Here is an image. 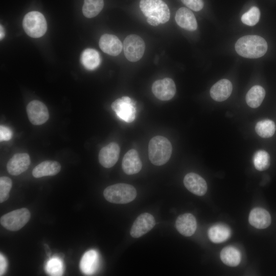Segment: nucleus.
Masks as SVG:
<instances>
[{
    "instance_id": "nucleus-1",
    "label": "nucleus",
    "mask_w": 276,
    "mask_h": 276,
    "mask_svg": "<svg viewBox=\"0 0 276 276\" xmlns=\"http://www.w3.org/2000/svg\"><path fill=\"white\" fill-rule=\"evenodd\" d=\"M237 53L245 58H258L267 50L266 40L258 35H246L239 38L235 44Z\"/></svg>"
},
{
    "instance_id": "nucleus-2",
    "label": "nucleus",
    "mask_w": 276,
    "mask_h": 276,
    "mask_svg": "<svg viewBox=\"0 0 276 276\" xmlns=\"http://www.w3.org/2000/svg\"><path fill=\"white\" fill-rule=\"evenodd\" d=\"M172 151L170 142L166 137L157 135L152 137L148 145L150 162L155 166H162L169 160Z\"/></svg>"
},
{
    "instance_id": "nucleus-3",
    "label": "nucleus",
    "mask_w": 276,
    "mask_h": 276,
    "mask_svg": "<svg viewBox=\"0 0 276 276\" xmlns=\"http://www.w3.org/2000/svg\"><path fill=\"white\" fill-rule=\"evenodd\" d=\"M105 198L109 202L125 204L133 201L137 193L135 188L127 183H117L107 187L104 191Z\"/></svg>"
},
{
    "instance_id": "nucleus-4",
    "label": "nucleus",
    "mask_w": 276,
    "mask_h": 276,
    "mask_svg": "<svg viewBox=\"0 0 276 276\" xmlns=\"http://www.w3.org/2000/svg\"><path fill=\"white\" fill-rule=\"evenodd\" d=\"M22 26L25 32L32 38L42 36L47 31L46 20L42 13L31 11L25 16Z\"/></svg>"
},
{
    "instance_id": "nucleus-5",
    "label": "nucleus",
    "mask_w": 276,
    "mask_h": 276,
    "mask_svg": "<svg viewBox=\"0 0 276 276\" xmlns=\"http://www.w3.org/2000/svg\"><path fill=\"white\" fill-rule=\"evenodd\" d=\"M140 7L145 16L153 17L160 24H165L169 20V9L162 0H141Z\"/></svg>"
},
{
    "instance_id": "nucleus-6",
    "label": "nucleus",
    "mask_w": 276,
    "mask_h": 276,
    "mask_svg": "<svg viewBox=\"0 0 276 276\" xmlns=\"http://www.w3.org/2000/svg\"><path fill=\"white\" fill-rule=\"evenodd\" d=\"M31 214L27 208H21L3 215L1 224L7 230L17 231L22 228L29 221Z\"/></svg>"
},
{
    "instance_id": "nucleus-7",
    "label": "nucleus",
    "mask_w": 276,
    "mask_h": 276,
    "mask_svg": "<svg viewBox=\"0 0 276 276\" xmlns=\"http://www.w3.org/2000/svg\"><path fill=\"white\" fill-rule=\"evenodd\" d=\"M123 48L126 58L131 62L139 61L145 50L143 39L135 34L128 35L124 40Z\"/></svg>"
},
{
    "instance_id": "nucleus-8",
    "label": "nucleus",
    "mask_w": 276,
    "mask_h": 276,
    "mask_svg": "<svg viewBox=\"0 0 276 276\" xmlns=\"http://www.w3.org/2000/svg\"><path fill=\"white\" fill-rule=\"evenodd\" d=\"M111 108L120 119L126 122L131 123L135 119V102L128 97L116 100L111 104Z\"/></svg>"
},
{
    "instance_id": "nucleus-9",
    "label": "nucleus",
    "mask_w": 276,
    "mask_h": 276,
    "mask_svg": "<svg viewBox=\"0 0 276 276\" xmlns=\"http://www.w3.org/2000/svg\"><path fill=\"white\" fill-rule=\"evenodd\" d=\"M27 113L32 124L39 125L46 122L49 113L46 105L38 100H33L27 106Z\"/></svg>"
},
{
    "instance_id": "nucleus-10",
    "label": "nucleus",
    "mask_w": 276,
    "mask_h": 276,
    "mask_svg": "<svg viewBox=\"0 0 276 276\" xmlns=\"http://www.w3.org/2000/svg\"><path fill=\"white\" fill-rule=\"evenodd\" d=\"M152 91L157 99L168 101L174 96L176 86L172 79L165 78L155 81L152 84Z\"/></svg>"
},
{
    "instance_id": "nucleus-11",
    "label": "nucleus",
    "mask_w": 276,
    "mask_h": 276,
    "mask_svg": "<svg viewBox=\"0 0 276 276\" xmlns=\"http://www.w3.org/2000/svg\"><path fill=\"white\" fill-rule=\"evenodd\" d=\"M155 224L154 218L151 214H141L133 222L130 231V235L133 238H140L150 231Z\"/></svg>"
},
{
    "instance_id": "nucleus-12",
    "label": "nucleus",
    "mask_w": 276,
    "mask_h": 276,
    "mask_svg": "<svg viewBox=\"0 0 276 276\" xmlns=\"http://www.w3.org/2000/svg\"><path fill=\"white\" fill-rule=\"evenodd\" d=\"M120 148L118 144L111 142L103 147L99 153V160L104 167H113L118 160Z\"/></svg>"
},
{
    "instance_id": "nucleus-13",
    "label": "nucleus",
    "mask_w": 276,
    "mask_h": 276,
    "mask_svg": "<svg viewBox=\"0 0 276 276\" xmlns=\"http://www.w3.org/2000/svg\"><path fill=\"white\" fill-rule=\"evenodd\" d=\"M30 163V158L28 154L16 153L7 163V169L11 175L17 176L26 171Z\"/></svg>"
},
{
    "instance_id": "nucleus-14",
    "label": "nucleus",
    "mask_w": 276,
    "mask_h": 276,
    "mask_svg": "<svg viewBox=\"0 0 276 276\" xmlns=\"http://www.w3.org/2000/svg\"><path fill=\"white\" fill-rule=\"evenodd\" d=\"M183 183L189 191L197 196H203L207 191L208 186L205 180L195 173L186 174L183 179Z\"/></svg>"
},
{
    "instance_id": "nucleus-15",
    "label": "nucleus",
    "mask_w": 276,
    "mask_h": 276,
    "mask_svg": "<svg viewBox=\"0 0 276 276\" xmlns=\"http://www.w3.org/2000/svg\"><path fill=\"white\" fill-rule=\"evenodd\" d=\"M122 167L128 175L134 174L140 171L142 164L136 150L132 149L126 153L123 158Z\"/></svg>"
},
{
    "instance_id": "nucleus-16",
    "label": "nucleus",
    "mask_w": 276,
    "mask_h": 276,
    "mask_svg": "<svg viewBox=\"0 0 276 276\" xmlns=\"http://www.w3.org/2000/svg\"><path fill=\"white\" fill-rule=\"evenodd\" d=\"M99 44L103 52L111 56L118 55L123 49L121 41L112 34L103 35L100 38Z\"/></svg>"
},
{
    "instance_id": "nucleus-17",
    "label": "nucleus",
    "mask_w": 276,
    "mask_h": 276,
    "mask_svg": "<svg viewBox=\"0 0 276 276\" xmlns=\"http://www.w3.org/2000/svg\"><path fill=\"white\" fill-rule=\"evenodd\" d=\"M175 226L180 234L184 236L190 237L196 231L197 222L195 217L192 214L185 213L177 217Z\"/></svg>"
},
{
    "instance_id": "nucleus-18",
    "label": "nucleus",
    "mask_w": 276,
    "mask_h": 276,
    "mask_svg": "<svg viewBox=\"0 0 276 276\" xmlns=\"http://www.w3.org/2000/svg\"><path fill=\"white\" fill-rule=\"evenodd\" d=\"M175 19L177 24L185 30L193 31L197 29L196 18L193 12L187 8H179L176 13Z\"/></svg>"
},
{
    "instance_id": "nucleus-19",
    "label": "nucleus",
    "mask_w": 276,
    "mask_h": 276,
    "mask_svg": "<svg viewBox=\"0 0 276 276\" xmlns=\"http://www.w3.org/2000/svg\"><path fill=\"white\" fill-rule=\"evenodd\" d=\"M269 213L262 208H255L249 213L248 221L250 225L258 229H264L271 223Z\"/></svg>"
},
{
    "instance_id": "nucleus-20",
    "label": "nucleus",
    "mask_w": 276,
    "mask_h": 276,
    "mask_svg": "<svg viewBox=\"0 0 276 276\" xmlns=\"http://www.w3.org/2000/svg\"><path fill=\"white\" fill-rule=\"evenodd\" d=\"M233 86L231 82L226 79H221L214 84L210 89L211 98L216 101L226 100L231 95Z\"/></svg>"
},
{
    "instance_id": "nucleus-21",
    "label": "nucleus",
    "mask_w": 276,
    "mask_h": 276,
    "mask_svg": "<svg viewBox=\"0 0 276 276\" xmlns=\"http://www.w3.org/2000/svg\"><path fill=\"white\" fill-rule=\"evenodd\" d=\"M99 264L98 253L95 250L91 249L86 251L82 256L80 262V268L85 274L91 275L97 271Z\"/></svg>"
},
{
    "instance_id": "nucleus-22",
    "label": "nucleus",
    "mask_w": 276,
    "mask_h": 276,
    "mask_svg": "<svg viewBox=\"0 0 276 276\" xmlns=\"http://www.w3.org/2000/svg\"><path fill=\"white\" fill-rule=\"evenodd\" d=\"M61 170L60 164L56 161L45 160L37 165L32 171V175L35 178L47 176H54Z\"/></svg>"
},
{
    "instance_id": "nucleus-23",
    "label": "nucleus",
    "mask_w": 276,
    "mask_h": 276,
    "mask_svg": "<svg viewBox=\"0 0 276 276\" xmlns=\"http://www.w3.org/2000/svg\"><path fill=\"white\" fill-rule=\"evenodd\" d=\"M210 240L213 243H220L228 239L231 235L230 228L225 224H217L212 226L208 230Z\"/></svg>"
},
{
    "instance_id": "nucleus-24",
    "label": "nucleus",
    "mask_w": 276,
    "mask_h": 276,
    "mask_svg": "<svg viewBox=\"0 0 276 276\" xmlns=\"http://www.w3.org/2000/svg\"><path fill=\"white\" fill-rule=\"evenodd\" d=\"M80 61L83 66L88 70H94L101 63V59L99 53L95 49L88 48L81 54Z\"/></svg>"
},
{
    "instance_id": "nucleus-25",
    "label": "nucleus",
    "mask_w": 276,
    "mask_h": 276,
    "mask_svg": "<svg viewBox=\"0 0 276 276\" xmlns=\"http://www.w3.org/2000/svg\"><path fill=\"white\" fill-rule=\"evenodd\" d=\"M220 256L224 264L231 267L238 265L241 260L240 251L232 246L224 247L220 252Z\"/></svg>"
},
{
    "instance_id": "nucleus-26",
    "label": "nucleus",
    "mask_w": 276,
    "mask_h": 276,
    "mask_svg": "<svg viewBox=\"0 0 276 276\" xmlns=\"http://www.w3.org/2000/svg\"><path fill=\"white\" fill-rule=\"evenodd\" d=\"M265 96L264 89L260 85L252 86L246 95L247 105L253 108L258 107L262 103Z\"/></svg>"
},
{
    "instance_id": "nucleus-27",
    "label": "nucleus",
    "mask_w": 276,
    "mask_h": 276,
    "mask_svg": "<svg viewBox=\"0 0 276 276\" xmlns=\"http://www.w3.org/2000/svg\"><path fill=\"white\" fill-rule=\"evenodd\" d=\"M103 6V0H84L82 12L86 17L93 18L101 11Z\"/></svg>"
},
{
    "instance_id": "nucleus-28",
    "label": "nucleus",
    "mask_w": 276,
    "mask_h": 276,
    "mask_svg": "<svg viewBox=\"0 0 276 276\" xmlns=\"http://www.w3.org/2000/svg\"><path fill=\"white\" fill-rule=\"evenodd\" d=\"M275 129L274 122L269 119L259 121L255 126L256 133L263 138L271 137L274 134Z\"/></svg>"
},
{
    "instance_id": "nucleus-29",
    "label": "nucleus",
    "mask_w": 276,
    "mask_h": 276,
    "mask_svg": "<svg viewBox=\"0 0 276 276\" xmlns=\"http://www.w3.org/2000/svg\"><path fill=\"white\" fill-rule=\"evenodd\" d=\"M253 163L255 167L258 171L265 170L270 166V156L265 150L257 151L254 155Z\"/></svg>"
},
{
    "instance_id": "nucleus-30",
    "label": "nucleus",
    "mask_w": 276,
    "mask_h": 276,
    "mask_svg": "<svg viewBox=\"0 0 276 276\" xmlns=\"http://www.w3.org/2000/svg\"><path fill=\"white\" fill-rule=\"evenodd\" d=\"M260 17L259 9L256 7H252L242 15L241 19L243 24L249 26H253L258 23Z\"/></svg>"
},
{
    "instance_id": "nucleus-31",
    "label": "nucleus",
    "mask_w": 276,
    "mask_h": 276,
    "mask_svg": "<svg viewBox=\"0 0 276 276\" xmlns=\"http://www.w3.org/2000/svg\"><path fill=\"white\" fill-rule=\"evenodd\" d=\"M46 271L51 275H62L63 272V266L61 260L57 257L51 259L47 263Z\"/></svg>"
},
{
    "instance_id": "nucleus-32",
    "label": "nucleus",
    "mask_w": 276,
    "mask_h": 276,
    "mask_svg": "<svg viewBox=\"0 0 276 276\" xmlns=\"http://www.w3.org/2000/svg\"><path fill=\"white\" fill-rule=\"evenodd\" d=\"M12 186L11 179L7 176L0 178V202L6 201L9 197V192Z\"/></svg>"
},
{
    "instance_id": "nucleus-33",
    "label": "nucleus",
    "mask_w": 276,
    "mask_h": 276,
    "mask_svg": "<svg viewBox=\"0 0 276 276\" xmlns=\"http://www.w3.org/2000/svg\"><path fill=\"white\" fill-rule=\"evenodd\" d=\"M183 4L190 9L198 11L201 10L203 7V2L202 0H181Z\"/></svg>"
},
{
    "instance_id": "nucleus-34",
    "label": "nucleus",
    "mask_w": 276,
    "mask_h": 276,
    "mask_svg": "<svg viewBox=\"0 0 276 276\" xmlns=\"http://www.w3.org/2000/svg\"><path fill=\"white\" fill-rule=\"evenodd\" d=\"M12 132L7 127L1 125L0 126V140L1 141H9L12 136Z\"/></svg>"
},
{
    "instance_id": "nucleus-35",
    "label": "nucleus",
    "mask_w": 276,
    "mask_h": 276,
    "mask_svg": "<svg viewBox=\"0 0 276 276\" xmlns=\"http://www.w3.org/2000/svg\"><path fill=\"white\" fill-rule=\"evenodd\" d=\"M7 267V262L5 257L0 254V275H2L5 273Z\"/></svg>"
},
{
    "instance_id": "nucleus-36",
    "label": "nucleus",
    "mask_w": 276,
    "mask_h": 276,
    "mask_svg": "<svg viewBox=\"0 0 276 276\" xmlns=\"http://www.w3.org/2000/svg\"><path fill=\"white\" fill-rule=\"evenodd\" d=\"M147 21L149 24L153 26H157L159 25V21L153 17H147Z\"/></svg>"
},
{
    "instance_id": "nucleus-37",
    "label": "nucleus",
    "mask_w": 276,
    "mask_h": 276,
    "mask_svg": "<svg viewBox=\"0 0 276 276\" xmlns=\"http://www.w3.org/2000/svg\"><path fill=\"white\" fill-rule=\"evenodd\" d=\"M0 38H1V40H2L4 37L5 36V30H4V29L3 28V27L1 25V27H0Z\"/></svg>"
},
{
    "instance_id": "nucleus-38",
    "label": "nucleus",
    "mask_w": 276,
    "mask_h": 276,
    "mask_svg": "<svg viewBox=\"0 0 276 276\" xmlns=\"http://www.w3.org/2000/svg\"><path fill=\"white\" fill-rule=\"evenodd\" d=\"M44 248H45V251L47 252V255L48 256H50L51 252L48 245L47 244H44Z\"/></svg>"
}]
</instances>
